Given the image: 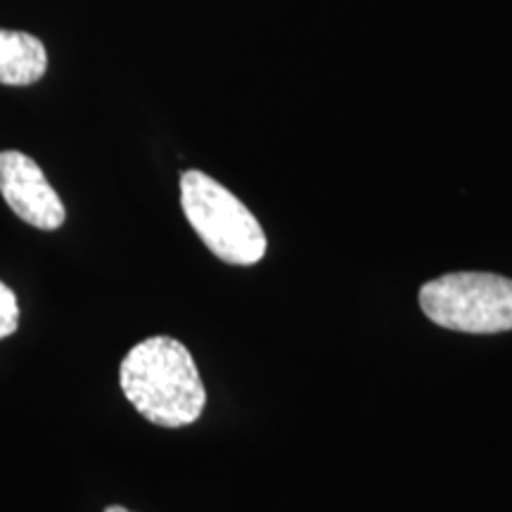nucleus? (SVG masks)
I'll return each instance as SVG.
<instances>
[{"label":"nucleus","mask_w":512,"mask_h":512,"mask_svg":"<svg viewBox=\"0 0 512 512\" xmlns=\"http://www.w3.org/2000/svg\"><path fill=\"white\" fill-rule=\"evenodd\" d=\"M19 328V304L15 292L0 280V339L15 335Z\"/></svg>","instance_id":"nucleus-6"},{"label":"nucleus","mask_w":512,"mask_h":512,"mask_svg":"<svg viewBox=\"0 0 512 512\" xmlns=\"http://www.w3.org/2000/svg\"><path fill=\"white\" fill-rule=\"evenodd\" d=\"M119 384L133 408L159 427L192 425L207 403L195 358L174 337L136 344L121 361Z\"/></svg>","instance_id":"nucleus-1"},{"label":"nucleus","mask_w":512,"mask_h":512,"mask_svg":"<svg viewBox=\"0 0 512 512\" xmlns=\"http://www.w3.org/2000/svg\"><path fill=\"white\" fill-rule=\"evenodd\" d=\"M422 313L439 328L467 335L512 330V280L496 273H446L420 287Z\"/></svg>","instance_id":"nucleus-3"},{"label":"nucleus","mask_w":512,"mask_h":512,"mask_svg":"<svg viewBox=\"0 0 512 512\" xmlns=\"http://www.w3.org/2000/svg\"><path fill=\"white\" fill-rule=\"evenodd\" d=\"M48 69L46 46L24 31L0 29V83L31 86Z\"/></svg>","instance_id":"nucleus-5"},{"label":"nucleus","mask_w":512,"mask_h":512,"mask_svg":"<svg viewBox=\"0 0 512 512\" xmlns=\"http://www.w3.org/2000/svg\"><path fill=\"white\" fill-rule=\"evenodd\" d=\"M105 512H131V510H126L124 505H110V508H107Z\"/></svg>","instance_id":"nucleus-7"},{"label":"nucleus","mask_w":512,"mask_h":512,"mask_svg":"<svg viewBox=\"0 0 512 512\" xmlns=\"http://www.w3.org/2000/svg\"><path fill=\"white\" fill-rule=\"evenodd\" d=\"M0 195L29 226L57 230L67 211L53 185L34 159L17 150L0 152Z\"/></svg>","instance_id":"nucleus-4"},{"label":"nucleus","mask_w":512,"mask_h":512,"mask_svg":"<svg viewBox=\"0 0 512 512\" xmlns=\"http://www.w3.org/2000/svg\"><path fill=\"white\" fill-rule=\"evenodd\" d=\"M181 207L209 252L226 264L254 266L266 256L268 240L256 216L204 171L181 176Z\"/></svg>","instance_id":"nucleus-2"}]
</instances>
